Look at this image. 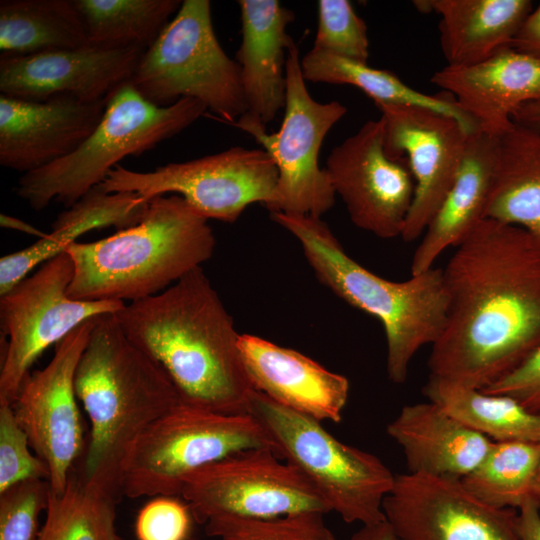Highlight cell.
Here are the masks:
<instances>
[{
    "label": "cell",
    "instance_id": "1",
    "mask_svg": "<svg viewBox=\"0 0 540 540\" xmlns=\"http://www.w3.org/2000/svg\"><path fill=\"white\" fill-rule=\"evenodd\" d=\"M449 305L429 377L483 390L540 346V242L483 219L443 269Z\"/></svg>",
    "mask_w": 540,
    "mask_h": 540
},
{
    "label": "cell",
    "instance_id": "2",
    "mask_svg": "<svg viewBox=\"0 0 540 540\" xmlns=\"http://www.w3.org/2000/svg\"><path fill=\"white\" fill-rule=\"evenodd\" d=\"M126 336L156 361L181 402L224 414H248L254 390L232 317L198 267L159 294L114 314Z\"/></svg>",
    "mask_w": 540,
    "mask_h": 540
},
{
    "label": "cell",
    "instance_id": "3",
    "mask_svg": "<svg viewBox=\"0 0 540 540\" xmlns=\"http://www.w3.org/2000/svg\"><path fill=\"white\" fill-rule=\"evenodd\" d=\"M75 389L90 423L80 476L120 501L128 450L147 427L182 403L179 393L165 370L126 336L114 314L95 318Z\"/></svg>",
    "mask_w": 540,
    "mask_h": 540
},
{
    "label": "cell",
    "instance_id": "4",
    "mask_svg": "<svg viewBox=\"0 0 540 540\" xmlns=\"http://www.w3.org/2000/svg\"><path fill=\"white\" fill-rule=\"evenodd\" d=\"M208 219L177 194L156 196L136 225L65 250L72 299L136 301L161 293L213 255Z\"/></svg>",
    "mask_w": 540,
    "mask_h": 540
},
{
    "label": "cell",
    "instance_id": "5",
    "mask_svg": "<svg viewBox=\"0 0 540 540\" xmlns=\"http://www.w3.org/2000/svg\"><path fill=\"white\" fill-rule=\"evenodd\" d=\"M270 216L300 242L322 284L381 322L388 378L404 383L415 354L425 345L432 346L444 329L449 299L443 269L432 267L408 280L390 281L348 256L320 217L283 212Z\"/></svg>",
    "mask_w": 540,
    "mask_h": 540
},
{
    "label": "cell",
    "instance_id": "6",
    "mask_svg": "<svg viewBox=\"0 0 540 540\" xmlns=\"http://www.w3.org/2000/svg\"><path fill=\"white\" fill-rule=\"evenodd\" d=\"M206 110L192 98L165 107L154 105L128 82L109 96L100 123L76 150L22 174L15 192L35 211L53 200L67 208L103 183L122 159L139 156L175 136Z\"/></svg>",
    "mask_w": 540,
    "mask_h": 540
},
{
    "label": "cell",
    "instance_id": "7",
    "mask_svg": "<svg viewBox=\"0 0 540 540\" xmlns=\"http://www.w3.org/2000/svg\"><path fill=\"white\" fill-rule=\"evenodd\" d=\"M248 414L263 426L274 451L315 486L344 522L371 525L386 520L383 502L396 475L377 456L339 441L320 421L255 389Z\"/></svg>",
    "mask_w": 540,
    "mask_h": 540
},
{
    "label": "cell",
    "instance_id": "8",
    "mask_svg": "<svg viewBox=\"0 0 540 540\" xmlns=\"http://www.w3.org/2000/svg\"><path fill=\"white\" fill-rule=\"evenodd\" d=\"M129 83L154 105L196 99L229 124L247 112L240 66L216 37L209 0L182 1L142 53Z\"/></svg>",
    "mask_w": 540,
    "mask_h": 540
},
{
    "label": "cell",
    "instance_id": "9",
    "mask_svg": "<svg viewBox=\"0 0 540 540\" xmlns=\"http://www.w3.org/2000/svg\"><path fill=\"white\" fill-rule=\"evenodd\" d=\"M271 440L250 414H224L180 403L135 440L121 466L122 497L180 496L192 472ZM274 450V449H273Z\"/></svg>",
    "mask_w": 540,
    "mask_h": 540
},
{
    "label": "cell",
    "instance_id": "10",
    "mask_svg": "<svg viewBox=\"0 0 540 540\" xmlns=\"http://www.w3.org/2000/svg\"><path fill=\"white\" fill-rule=\"evenodd\" d=\"M301 69V56L293 39L287 48L286 103L280 129L267 127L241 116L235 127L252 135L275 161L278 180L266 208L320 217L335 203V191L319 152L331 128L347 113L339 101H316L309 93Z\"/></svg>",
    "mask_w": 540,
    "mask_h": 540
},
{
    "label": "cell",
    "instance_id": "11",
    "mask_svg": "<svg viewBox=\"0 0 540 540\" xmlns=\"http://www.w3.org/2000/svg\"><path fill=\"white\" fill-rule=\"evenodd\" d=\"M74 274L64 251L47 260L0 298L2 335L7 337L0 371V403L13 404L40 355L85 321L115 314L125 303L72 299Z\"/></svg>",
    "mask_w": 540,
    "mask_h": 540
},
{
    "label": "cell",
    "instance_id": "12",
    "mask_svg": "<svg viewBox=\"0 0 540 540\" xmlns=\"http://www.w3.org/2000/svg\"><path fill=\"white\" fill-rule=\"evenodd\" d=\"M277 180L276 163L264 149L234 146L148 172L117 165L102 185L108 192H133L148 200L177 194L205 218L232 223L253 203L266 207Z\"/></svg>",
    "mask_w": 540,
    "mask_h": 540
},
{
    "label": "cell",
    "instance_id": "13",
    "mask_svg": "<svg viewBox=\"0 0 540 540\" xmlns=\"http://www.w3.org/2000/svg\"><path fill=\"white\" fill-rule=\"evenodd\" d=\"M180 496L203 525L219 516L270 519L331 512L315 486L270 447L243 450L192 472Z\"/></svg>",
    "mask_w": 540,
    "mask_h": 540
},
{
    "label": "cell",
    "instance_id": "14",
    "mask_svg": "<svg viewBox=\"0 0 540 540\" xmlns=\"http://www.w3.org/2000/svg\"><path fill=\"white\" fill-rule=\"evenodd\" d=\"M95 318L79 325L55 346L52 359L26 377L12 404L33 451L48 466L54 495L64 492L72 470L84 454L75 374Z\"/></svg>",
    "mask_w": 540,
    "mask_h": 540
},
{
    "label": "cell",
    "instance_id": "15",
    "mask_svg": "<svg viewBox=\"0 0 540 540\" xmlns=\"http://www.w3.org/2000/svg\"><path fill=\"white\" fill-rule=\"evenodd\" d=\"M325 170L358 228L383 239L401 237L415 182L405 159L386 154L381 118L365 122L335 146Z\"/></svg>",
    "mask_w": 540,
    "mask_h": 540
},
{
    "label": "cell",
    "instance_id": "16",
    "mask_svg": "<svg viewBox=\"0 0 540 540\" xmlns=\"http://www.w3.org/2000/svg\"><path fill=\"white\" fill-rule=\"evenodd\" d=\"M383 513L400 540H521L514 509L483 502L456 478L396 475Z\"/></svg>",
    "mask_w": 540,
    "mask_h": 540
},
{
    "label": "cell",
    "instance_id": "17",
    "mask_svg": "<svg viewBox=\"0 0 540 540\" xmlns=\"http://www.w3.org/2000/svg\"><path fill=\"white\" fill-rule=\"evenodd\" d=\"M375 105L381 112L386 154L405 159L415 182L401 235L411 242L422 236L449 192L471 133L456 119L428 108Z\"/></svg>",
    "mask_w": 540,
    "mask_h": 540
},
{
    "label": "cell",
    "instance_id": "18",
    "mask_svg": "<svg viewBox=\"0 0 540 540\" xmlns=\"http://www.w3.org/2000/svg\"><path fill=\"white\" fill-rule=\"evenodd\" d=\"M144 50L78 48L43 51L27 55H1L0 92L28 101L71 96L94 103L128 83Z\"/></svg>",
    "mask_w": 540,
    "mask_h": 540
},
{
    "label": "cell",
    "instance_id": "19",
    "mask_svg": "<svg viewBox=\"0 0 540 540\" xmlns=\"http://www.w3.org/2000/svg\"><path fill=\"white\" fill-rule=\"evenodd\" d=\"M105 106L71 96L28 101L0 94V165L24 174L69 155L100 123Z\"/></svg>",
    "mask_w": 540,
    "mask_h": 540
},
{
    "label": "cell",
    "instance_id": "20",
    "mask_svg": "<svg viewBox=\"0 0 540 540\" xmlns=\"http://www.w3.org/2000/svg\"><path fill=\"white\" fill-rule=\"evenodd\" d=\"M431 82L453 97L479 131L498 137L520 106L540 99V59L508 47L477 64L446 65Z\"/></svg>",
    "mask_w": 540,
    "mask_h": 540
},
{
    "label": "cell",
    "instance_id": "21",
    "mask_svg": "<svg viewBox=\"0 0 540 540\" xmlns=\"http://www.w3.org/2000/svg\"><path fill=\"white\" fill-rule=\"evenodd\" d=\"M239 346L255 390L320 422L342 420L350 390L345 376L294 349L255 335L241 334Z\"/></svg>",
    "mask_w": 540,
    "mask_h": 540
},
{
    "label": "cell",
    "instance_id": "22",
    "mask_svg": "<svg viewBox=\"0 0 540 540\" xmlns=\"http://www.w3.org/2000/svg\"><path fill=\"white\" fill-rule=\"evenodd\" d=\"M241 44L236 52L247 105L242 115L265 127L286 103L287 26L292 10L277 0H239Z\"/></svg>",
    "mask_w": 540,
    "mask_h": 540
},
{
    "label": "cell",
    "instance_id": "23",
    "mask_svg": "<svg viewBox=\"0 0 540 540\" xmlns=\"http://www.w3.org/2000/svg\"><path fill=\"white\" fill-rule=\"evenodd\" d=\"M386 432L402 449L408 473L456 479L471 473L493 443L429 400L403 406Z\"/></svg>",
    "mask_w": 540,
    "mask_h": 540
},
{
    "label": "cell",
    "instance_id": "24",
    "mask_svg": "<svg viewBox=\"0 0 540 540\" xmlns=\"http://www.w3.org/2000/svg\"><path fill=\"white\" fill-rule=\"evenodd\" d=\"M497 137L479 130L469 135L457 176L414 251L411 275L433 267L449 247H457L485 219L496 164Z\"/></svg>",
    "mask_w": 540,
    "mask_h": 540
},
{
    "label": "cell",
    "instance_id": "25",
    "mask_svg": "<svg viewBox=\"0 0 540 540\" xmlns=\"http://www.w3.org/2000/svg\"><path fill=\"white\" fill-rule=\"evenodd\" d=\"M148 199L133 192H108L102 183L61 211L51 231L35 243L0 259V296L11 290L37 266L64 252L81 235L114 227L117 231L140 222Z\"/></svg>",
    "mask_w": 540,
    "mask_h": 540
},
{
    "label": "cell",
    "instance_id": "26",
    "mask_svg": "<svg viewBox=\"0 0 540 540\" xmlns=\"http://www.w3.org/2000/svg\"><path fill=\"white\" fill-rule=\"evenodd\" d=\"M440 16V41L449 66L480 63L510 44L533 9L529 0H428Z\"/></svg>",
    "mask_w": 540,
    "mask_h": 540
},
{
    "label": "cell",
    "instance_id": "27",
    "mask_svg": "<svg viewBox=\"0 0 540 540\" xmlns=\"http://www.w3.org/2000/svg\"><path fill=\"white\" fill-rule=\"evenodd\" d=\"M485 219L523 228L540 242V132L512 123L497 137Z\"/></svg>",
    "mask_w": 540,
    "mask_h": 540
},
{
    "label": "cell",
    "instance_id": "28",
    "mask_svg": "<svg viewBox=\"0 0 540 540\" xmlns=\"http://www.w3.org/2000/svg\"><path fill=\"white\" fill-rule=\"evenodd\" d=\"M89 45L74 0H2V55H27Z\"/></svg>",
    "mask_w": 540,
    "mask_h": 540
},
{
    "label": "cell",
    "instance_id": "29",
    "mask_svg": "<svg viewBox=\"0 0 540 540\" xmlns=\"http://www.w3.org/2000/svg\"><path fill=\"white\" fill-rule=\"evenodd\" d=\"M301 69L305 81L355 86L375 104L428 108L456 119L470 133L478 130L475 122L452 96L447 93L442 96L428 95L417 91L388 70L313 49L301 57Z\"/></svg>",
    "mask_w": 540,
    "mask_h": 540
},
{
    "label": "cell",
    "instance_id": "30",
    "mask_svg": "<svg viewBox=\"0 0 540 540\" xmlns=\"http://www.w3.org/2000/svg\"><path fill=\"white\" fill-rule=\"evenodd\" d=\"M423 394L492 441L540 443V414L507 395L488 394L429 377Z\"/></svg>",
    "mask_w": 540,
    "mask_h": 540
},
{
    "label": "cell",
    "instance_id": "31",
    "mask_svg": "<svg viewBox=\"0 0 540 540\" xmlns=\"http://www.w3.org/2000/svg\"><path fill=\"white\" fill-rule=\"evenodd\" d=\"M89 44L146 50L178 11L179 0H74Z\"/></svg>",
    "mask_w": 540,
    "mask_h": 540
},
{
    "label": "cell",
    "instance_id": "32",
    "mask_svg": "<svg viewBox=\"0 0 540 540\" xmlns=\"http://www.w3.org/2000/svg\"><path fill=\"white\" fill-rule=\"evenodd\" d=\"M115 497L87 485L76 466L64 492L50 494L37 540H123Z\"/></svg>",
    "mask_w": 540,
    "mask_h": 540
},
{
    "label": "cell",
    "instance_id": "33",
    "mask_svg": "<svg viewBox=\"0 0 540 540\" xmlns=\"http://www.w3.org/2000/svg\"><path fill=\"white\" fill-rule=\"evenodd\" d=\"M539 468L540 443L493 441L482 462L460 480L491 506L519 509L536 499L534 484Z\"/></svg>",
    "mask_w": 540,
    "mask_h": 540
},
{
    "label": "cell",
    "instance_id": "34",
    "mask_svg": "<svg viewBox=\"0 0 540 540\" xmlns=\"http://www.w3.org/2000/svg\"><path fill=\"white\" fill-rule=\"evenodd\" d=\"M323 516L321 512L270 519L219 516L206 522L205 532L218 540H337Z\"/></svg>",
    "mask_w": 540,
    "mask_h": 540
},
{
    "label": "cell",
    "instance_id": "35",
    "mask_svg": "<svg viewBox=\"0 0 540 540\" xmlns=\"http://www.w3.org/2000/svg\"><path fill=\"white\" fill-rule=\"evenodd\" d=\"M313 50L367 63L369 39L365 21L348 0H319Z\"/></svg>",
    "mask_w": 540,
    "mask_h": 540
},
{
    "label": "cell",
    "instance_id": "36",
    "mask_svg": "<svg viewBox=\"0 0 540 540\" xmlns=\"http://www.w3.org/2000/svg\"><path fill=\"white\" fill-rule=\"evenodd\" d=\"M50 494L46 479L22 481L0 492V540H37Z\"/></svg>",
    "mask_w": 540,
    "mask_h": 540
},
{
    "label": "cell",
    "instance_id": "37",
    "mask_svg": "<svg viewBox=\"0 0 540 540\" xmlns=\"http://www.w3.org/2000/svg\"><path fill=\"white\" fill-rule=\"evenodd\" d=\"M46 463L33 451L13 407L0 403V492L30 479L49 481Z\"/></svg>",
    "mask_w": 540,
    "mask_h": 540
},
{
    "label": "cell",
    "instance_id": "38",
    "mask_svg": "<svg viewBox=\"0 0 540 540\" xmlns=\"http://www.w3.org/2000/svg\"><path fill=\"white\" fill-rule=\"evenodd\" d=\"M193 516L189 506L176 497H154L139 511L135 532L138 540H188Z\"/></svg>",
    "mask_w": 540,
    "mask_h": 540
},
{
    "label": "cell",
    "instance_id": "39",
    "mask_svg": "<svg viewBox=\"0 0 540 540\" xmlns=\"http://www.w3.org/2000/svg\"><path fill=\"white\" fill-rule=\"evenodd\" d=\"M481 391L510 396L540 414V346L517 368Z\"/></svg>",
    "mask_w": 540,
    "mask_h": 540
},
{
    "label": "cell",
    "instance_id": "40",
    "mask_svg": "<svg viewBox=\"0 0 540 540\" xmlns=\"http://www.w3.org/2000/svg\"><path fill=\"white\" fill-rule=\"evenodd\" d=\"M510 47L540 59V4L524 19Z\"/></svg>",
    "mask_w": 540,
    "mask_h": 540
},
{
    "label": "cell",
    "instance_id": "41",
    "mask_svg": "<svg viewBox=\"0 0 540 540\" xmlns=\"http://www.w3.org/2000/svg\"><path fill=\"white\" fill-rule=\"evenodd\" d=\"M518 531L521 540H540V501L528 500L518 512Z\"/></svg>",
    "mask_w": 540,
    "mask_h": 540
},
{
    "label": "cell",
    "instance_id": "42",
    "mask_svg": "<svg viewBox=\"0 0 540 540\" xmlns=\"http://www.w3.org/2000/svg\"><path fill=\"white\" fill-rule=\"evenodd\" d=\"M351 540H400L389 523L384 520L376 524L361 525Z\"/></svg>",
    "mask_w": 540,
    "mask_h": 540
},
{
    "label": "cell",
    "instance_id": "43",
    "mask_svg": "<svg viewBox=\"0 0 540 540\" xmlns=\"http://www.w3.org/2000/svg\"><path fill=\"white\" fill-rule=\"evenodd\" d=\"M512 121L540 132V99L520 106L512 115Z\"/></svg>",
    "mask_w": 540,
    "mask_h": 540
},
{
    "label": "cell",
    "instance_id": "44",
    "mask_svg": "<svg viewBox=\"0 0 540 540\" xmlns=\"http://www.w3.org/2000/svg\"><path fill=\"white\" fill-rule=\"evenodd\" d=\"M0 225L3 228L13 229L36 236L38 239L44 237L46 234L21 219L3 213L0 215Z\"/></svg>",
    "mask_w": 540,
    "mask_h": 540
},
{
    "label": "cell",
    "instance_id": "45",
    "mask_svg": "<svg viewBox=\"0 0 540 540\" xmlns=\"http://www.w3.org/2000/svg\"><path fill=\"white\" fill-rule=\"evenodd\" d=\"M534 496L540 501V468L537 473V477L534 484Z\"/></svg>",
    "mask_w": 540,
    "mask_h": 540
}]
</instances>
